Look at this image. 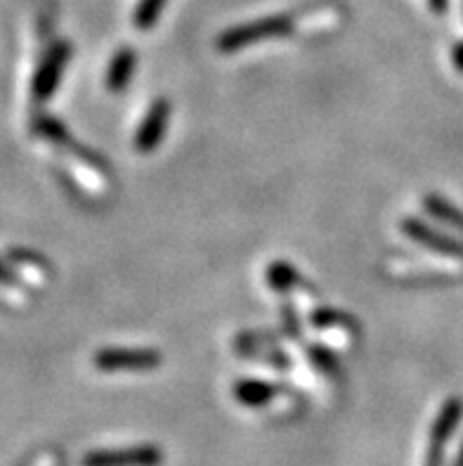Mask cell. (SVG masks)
Listing matches in <instances>:
<instances>
[{
    "label": "cell",
    "mask_w": 463,
    "mask_h": 466,
    "mask_svg": "<svg viewBox=\"0 0 463 466\" xmlns=\"http://www.w3.org/2000/svg\"><path fill=\"white\" fill-rule=\"evenodd\" d=\"M291 29V19L288 17H263L253 19V22L239 24L235 29H227L217 38V50L220 53H237L241 47H248L253 43L270 41L287 35Z\"/></svg>",
    "instance_id": "obj_1"
},
{
    "label": "cell",
    "mask_w": 463,
    "mask_h": 466,
    "mask_svg": "<svg viewBox=\"0 0 463 466\" xmlns=\"http://www.w3.org/2000/svg\"><path fill=\"white\" fill-rule=\"evenodd\" d=\"M161 365V353L149 349H105L95 353V367L102 372H145Z\"/></svg>",
    "instance_id": "obj_2"
},
{
    "label": "cell",
    "mask_w": 463,
    "mask_h": 466,
    "mask_svg": "<svg viewBox=\"0 0 463 466\" xmlns=\"http://www.w3.org/2000/svg\"><path fill=\"white\" fill-rule=\"evenodd\" d=\"M161 461H164L161 450L154 445H140V448L90 452L83 460V466H158Z\"/></svg>",
    "instance_id": "obj_3"
},
{
    "label": "cell",
    "mask_w": 463,
    "mask_h": 466,
    "mask_svg": "<svg viewBox=\"0 0 463 466\" xmlns=\"http://www.w3.org/2000/svg\"><path fill=\"white\" fill-rule=\"evenodd\" d=\"M402 232L407 237H411L414 242L421 244V247L430 248L435 254L449 256V258H463V242H457L452 237L442 235V232L433 230L430 225L421 223L417 218L402 220Z\"/></svg>",
    "instance_id": "obj_4"
},
{
    "label": "cell",
    "mask_w": 463,
    "mask_h": 466,
    "mask_svg": "<svg viewBox=\"0 0 463 466\" xmlns=\"http://www.w3.org/2000/svg\"><path fill=\"white\" fill-rule=\"evenodd\" d=\"M170 118V102L168 100H156L145 116L136 133V149L140 154H149L158 147V142L164 140L166 128H168Z\"/></svg>",
    "instance_id": "obj_5"
},
{
    "label": "cell",
    "mask_w": 463,
    "mask_h": 466,
    "mask_svg": "<svg viewBox=\"0 0 463 466\" xmlns=\"http://www.w3.org/2000/svg\"><path fill=\"white\" fill-rule=\"evenodd\" d=\"M66 59H69V46L66 43H59L57 47L50 50V55L45 57V65L41 66V74L35 78V95L45 100L50 97L59 81V71L65 69Z\"/></svg>",
    "instance_id": "obj_6"
},
{
    "label": "cell",
    "mask_w": 463,
    "mask_h": 466,
    "mask_svg": "<svg viewBox=\"0 0 463 466\" xmlns=\"http://www.w3.org/2000/svg\"><path fill=\"white\" fill-rule=\"evenodd\" d=\"M463 420V402L458 398H452L442 405L440 414L435 417L433 431H430V445H438V448H445L447 441L452 438L454 429L458 426V421Z\"/></svg>",
    "instance_id": "obj_7"
},
{
    "label": "cell",
    "mask_w": 463,
    "mask_h": 466,
    "mask_svg": "<svg viewBox=\"0 0 463 466\" xmlns=\"http://www.w3.org/2000/svg\"><path fill=\"white\" fill-rule=\"evenodd\" d=\"M277 396H279V389L275 384L260 381V379H244L235 386V398L244 408H263Z\"/></svg>",
    "instance_id": "obj_8"
},
{
    "label": "cell",
    "mask_w": 463,
    "mask_h": 466,
    "mask_svg": "<svg viewBox=\"0 0 463 466\" xmlns=\"http://www.w3.org/2000/svg\"><path fill=\"white\" fill-rule=\"evenodd\" d=\"M133 69H136V53L130 47L118 50L114 55L112 65H109V71H106V88L112 90V93H121L128 86Z\"/></svg>",
    "instance_id": "obj_9"
},
{
    "label": "cell",
    "mask_w": 463,
    "mask_h": 466,
    "mask_svg": "<svg viewBox=\"0 0 463 466\" xmlns=\"http://www.w3.org/2000/svg\"><path fill=\"white\" fill-rule=\"evenodd\" d=\"M267 284H270L272 289L282 291V294L306 287V282H303V278L298 275V270L288 266V263H282V260H277V263H272V266L267 268Z\"/></svg>",
    "instance_id": "obj_10"
},
{
    "label": "cell",
    "mask_w": 463,
    "mask_h": 466,
    "mask_svg": "<svg viewBox=\"0 0 463 466\" xmlns=\"http://www.w3.org/2000/svg\"><path fill=\"white\" fill-rule=\"evenodd\" d=\"M426 208H428V213L433 218H438L440 223L452 225L454 230L463 232V211H458L454 204H449V201L442 199V197L438 195H430L426 197Z\"/></svg>",
    "instance_id": "obj_11"
},
{
    "label": "cell",
    "mask_w": 463,
    "mask_h": 466,
    "mask_svg": "<svg viewBox=\"0 0 463 466\" xmlns=\"http://www.w3.org/2000/svg\"><path fill=\"white\" fill-rule=\"evenodd\" d=\"M166 0H140V5L136 10V26L137 29H149L158 19L161 10H164Z\"/></svg>",
    "instance_id": "obj_12"
},
{
    "label": "cell",
    "mask_w": 463,
    "mask_h": 466,
    "mask_svg": "<svg viewBox=\"0 0 463 466\" xmlns=\"http://www.w3.org/2000/svg\"><path fill=\"white\" fill-rule=\"evenodd\" d=\"M310 360L315 362V367H319L322 372L327 374H336L338 372V362H336V358L328 350L324 349H310Z\"/></svg>",
    "instance_id": "obj_13"
},
{
    "label": "cell",
    "mask_w": 463,
    "mask_h": 466,
    "mask_svg": "<svg viewBox=\"0 0 463 466\" xmlns=\"http://www.w3.org/2000/svg\"><path fill=\"white\" fill-rule=\"evenodd\" d=\"M452 59H454V66H457V69L463 74V43H458V46L454 47Z\"/></svg>",
    "instance_id": "obj_14"
},
{
    "label": "cell",
    "mask_w": 463,
    "mask_h": 466,
    "mask_svg": "<svg viewBox=\"0 0 463 466\" xmlns=\"http://www.w3.org/2000/svg\"><path fill=\"white\" fill-rule=\"evenodd\" d=\"M38 466H55V457H43Z\"/></svg>",
    "instance_id": "obj_15"
},
{
    "label": "cell",
    "mask_w": 463,
    "mask_h": 466,
    "mask_svg": "<svg viewBox=\"0 0 463 466\" xmlns=\"http://www.w3.org/2000/svg\"><path fill=\"white\" fill-rule=\"evenodd\" d=\"M454 466H463V445H461V450H458L457 460H454Z\"/></svg>",
    "instance_id": "obj_16"
}]
</instances>
